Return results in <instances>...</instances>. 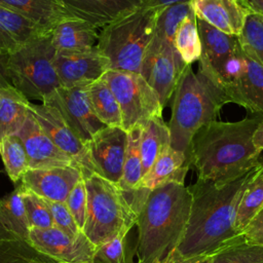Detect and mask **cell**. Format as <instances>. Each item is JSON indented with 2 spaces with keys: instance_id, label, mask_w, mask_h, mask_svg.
Here are the masks:
<instances>
[{
  "instance_id": "obj_1",
  "label": "cell",
  "mask_w": 263,
  "mask_h": 263,
  "mask_svg": "<svg viewBox=\"0 0 263 263\" xmlns=\"http://www.w3.org/2000/svg\"><path fill=\"white\" fill-rule=\"evenodd\" d=\"M258 166L222 185L197 179L188 186L192 198L190 214L183 238L171 256L173 263H190L243 241L234 223L240 199Z\"/></svg>"
},
{
  "instance_id": "obj_2",
  "label": "cell",
  "mask_w": 263,
  "mask_h": 263,
  "mask_svg": "<svg viewBox=\"0 0 263 263\" xmlns=\"http://www.w3.org/2000/svg\"><path fill=\"white\" fill-rule=\"evenodd\" d=\"M263 116L253 115L235 122L213 120L193 137L188 158L197 179L222 185L233 181L259 164L262 150L254 135Z\"/></svg>"
},
{
  "instance_id": "obj_3",
  "label": "cell",
  "mask_w": 263,
  "mask_h": 263,
  "mask_svg": "<svg viewBox=\"0 0 263 263\" xmlns=\"http://www.w3.org/2000/svg\"><path fill=\"white\" fill-rule=\"evenodd\" d=\"M191 199L188 187L177 182L149 191L136 221L139 262L164 261L175 253L185 233Z\"/></svg>"
},
{
  "instance_id": "obj_4",
  "label": "cell",
  "mask_w": 263,
  "mask_h": 263,
  "mask_svg": "<svg viewBox=\"0 0 263 263\" xmlns=\"http://www.w3.org/2000/svg\"><path fill=\"white\" fill-rule=\"evenodd\" d=\"M173 97L172 116L167 123L171 147L188 157L195 134L206 123L216 120L222 107L229 102L220 87L199 71L194 73L188 64Z\"/></svg>"
},
{
  "instance_id": "obj_5",
  "label": "cell",
  "mask_w": 263,
  "mask_h": 263,
  "mask_svg": "<svg viewBox=\"0 0 263 263\" xmlns=\"http://www.w3.org/2000/svg\"><path fill=\"white\" fill-rule=\"evenodd\" d=\"M164 8L143 5L102 29L97 48L108 59L110 70L141 74L157 18Z\"/></svg>"
},
{
  "instance_id": "obj_6",
  "label": "cell",
  "mask_w": 263,
  "mask_h": 263,
  "mask_svg": "<svg viewBox=\"0 0 263 263\" xmlns=\"http://www.w3.org/2000/svg\"><path fill=\"white\" fill-rule=\"evenodd\" d=\"M55 53L50 32L37 35L0 60L12 86L28 99L44 102L61 87L53 66Z\"/></svg>"
},
{
  "instance_id": "obj_7",
  "label": "cell",
  "mask_w": 263,
  "mask_h": 263,
  "mask_svg": "<svg viewBox=\"0 0 263 263\" xmlns=\"http://www.w3.org/2000/svg\"><path fill=\"white\" fill-rule=\"evenodd\" d=\"M87 191V212L84 234L100 246L124 229L130 230L137 221V213L125 192L103 176L92 173L83 176Z\"/></svg>"
},
{
  "instance_id": "obj_8",
  "label": "cell",
  "mask_w": 263,
  "mask_h": 263,
  "mask_svg": "<svg viewBox=\"0 0 263 263\" xmlns=\"http://www.w3.org/2000/svg\"><path fill=\"white\" fill-rule=\"evenodd\" d=\"M112 89L122 115V127L130 130L155 116H162V105L148 81L140 74L109 70L102 77Z\"/></svg>"
},
{
  "instance_id": "obj_9",
  "label": "cell",
  "mask_w": 263,
  "mask_h": 263,
  "mask_svg": "<svg viewBox=\"0 0 263 263\" xmlns=\"http://www.w3.org/2000/svg\"><path fill=\"white\" fill-rule=\"evenodd\" d=\"M197 29L201 43L199 72L222 89L240 67L242 48L238 37L223 33L199 18Z\"/></svg>"
},
{
  "instance_id": "obj_10",
  "label": "cell",
  "mask_w": 263,
  "mask_h": 263,
  "mask_svg": "<svg viewBox=\"0 0 263 263\" xmlns=\"http://www.w3.org/2000/svg\"><path fill=\"white\" fill-rule=\"evenodd\" d=\"M28 243L40 254L67 263H95V246L82 231L71 236L57 227L31 228Z\"/></svg>"
},
{
  "instance_id": "obj_11",
  "label": "cell",
  "mask_w": 263,
  "mask_h": 263,
  "mask_svg": "<svg viewBox=\"0 0 263 263\" xmlns=\"http://www.w3.org/2000/svg\"><path fill=\"white\" fill-rule=\"evenodd\" d=\"M42 103L57 108L73 132L85 144L106 127L91 107L86 86H61Z\"/></svg>"
},
{
  "instance_id": "obj_12",
  "label": "cell",
  "mask_w": 263,
  "mask_h": 263,
  "mask_svg": "<svg viewBox=\"0 0 263 263\" xmlns=\"http://www.w3.org/2000/svg\"><path fill=\"white\" fill-rule=\"evenodd\" d=\"M30 112L52 142L79 166L83 176L97 173L86 144L83 143L67 123L60 111L48 104H30Z\"/></svg>"
},
{
  "instance_id": "obj_13",
  "label": "cell",
  "mask_w": 263,
  "mask_h": 263,
  "mask_svg": "<svg viewBox=\"0 0 263 263\" xmlns=\"http://www.w3.org/2000/svg\"><path fill=\"white\" fill-rule=\"evenodd\" d=\"M127 136L121 126H106L86 143L97 174L117 185L122 177Z\"/></svg>"
},
{
  "instance_id": "obj_14",
  "label": "cell",
  "mask_w": 263,
  "mask_h": 263,
  "mask_svg": "<svg viewBox=\"0 0 263 263\" xmlns=\"http://www.w3.org/2000/svg\"><path fill=\"white\" fill-rule=\"evenodd\" d=\"M160 45L157 51L145 57L141 75L156 91L164 108L174 95L187 64L184 63L174 44L162 43Z\"/></svg>"
},
{
  "instance_id": "obj_15",
  "label": "cell",
  "mask_w": 263,
  "mask_h": 263,
  "mask_svg": "<svg viewBox=\"0 0 263 263\" xmlns=\"http://www.w3.org/2000/svg\"><path fill=\"white\" fill-rule=\"evenodd\" d=\"M53 66L63 87L87 86L110 70L108 59L96 47L89 51H57Z\"/></svg>"
},
{
  "instance_id": "obj_16",
  "label": "cell",
  "mask_w": 263,
  "mask_h": 263,
  "mask_svg": "<svg viewBox=\"0 0 263 263\" xmlns=\"http://www.w3.org/2000/svg\"><path fill=\"white\" fill-rule=\"evenodd\" d=\"M229 103L237 104L253 115L263 116V67L242 49L238 71L222 87Z\"/></svg>"
},
{
  "instance_id": "obj_17",
  "label": "cell",
  "mask_w": 263,
  "mask_h": 263,
  "mask_svg": "<svg viewBox=\"0 0 263 263\" xmlns=\"http://www.w3.org/2000/svg\"><path fill=\"white\" fill-rule=\"evenodd\" d=\"M81 178L83 173L75 165L29 168L23 176L21 184L47 200L65 202Z\"/></svg>"
},
{
  "instance_id": "obj_18",
  "label": "cell",
  "mask_w": 263,
  "mask_h": 263,
  "mask_svg": "<svg viewBox=\"0 0 263 263\" xmlns=\"http://www.w3.org/2000/svg\"><path fill=\"white\" fill-rule=\"evenodd\" d=\"M16 135L24 144L30 168L67 165L77 166L72 158L52 142L31 112Z\"/></svg>"
},
{
  "instance_id": "obj_19",
  "label": "cell",
  "mask_w": 263,
  "mask_h": 263,
  "mask_svg": "<svg viewBox=\"0 0 263 263\" xmlns=\"http://www.w3.org/2000/svg\"><path fill=\"white\" fill-rule=\"evenodd\" d=\"M73 17L104 28L144 5L143 0H59Z\"/></svg>"
},
{
  "instance_id": "obj_20",
  "label": "cell",
  "mask_w": 263,
  "mask_h": 263,
  "mask_svg": "<svg viewBox=\"0 0 263 263\" xmlns=\"http://www.w3.org/2000/svg\"><path fill=\"white\" fill-rule=\"evenodd\" d=\"M197 18L229 35L238 36L252 13L239 0H191Z\"/></svg>"
},
{
  "instance_id": "obj_21",
  "label": "cell",
  "mask_w": 263,
  "mask_h": 263,
  "mask_svg": "<svg viewBox=\"0 0 263 263\" xmlns=\"http://www.w3.org/2000/svg\"><path fill=\"white\" fill-rule=\"evenodd\" d=\"M97 30L85 21L69 17L51 31L52 44L57 51H89L97 47L100 35Z\"/></svg>"
},
{
  "instance_id": "obj_22",
  "label": "cell",
  "mask_w": 263,
  "mask_h": 263,
  "mask_svg": "<svg viewBox=\"0 0 263 263\" xmlns=\"http://www.w3.org/2000/svg\"><path fill=\"white\" fill-rule=\"evenodd\" d=\"M0 5L25 16L45 33H50L61 22L73 17L59 0H0Z\"/></svg>"
},
{
  "instance_id": "obj_23",
  "label": "cell",
  "mask_w": 263,
  "mask_h": 263,
  "mask_svg": "<svg viewBox=\"0 0 263 263\" xmlns=\"http://www.w3.org/2000/svg\"><path fill=\"white\" fill-rule=\"evenodd\" d=\"M189 167L190 162L187 155L170 146L162 151L148 173L144 175L141 189L150 191L170 182L184 184Z\"/></svg>"
},
{
  "instance_id": "obj_24",
  "label": "cell",
  "mask_w": 263,
  "mask_h": 263,
  "mask_svg": "<svg viewBox=\"0 0 263 263\" xmlns=\"http://www.w3.org/2000/svg\"><path fill=\"white\" fill-rule=\"evenodd\" d=\"M45 33L20 13L0 5V57L7 55Z\"/></svg>"
},
{
  "instance_id": "obj_25",
  "label": "cell",
  "mask_w": 263,
  "mask_h": 263,
  "mask_svg": "<svg viewBox=\"0 0 263 263\" xmlns=\"http://www.w3.org/2000/svg\"><path fill=\"white\" fill-rule=\"evenodd\" d=\"M30 104L14 86L0 87V139L21 130L30 113Z\"/></svg>"
},
{
  "instance_id": "obj_26",
  "label": "cell",
  "mask_w": 263,
  "mask_h": 263,
  "mask_svg": "<svg viewBox=\"0 0 263 263\" xmlns=\"http://www.w3.org/2000/svg\"><path fill=\"white\" fill-rule=\"evenodd\" d=\"M170 146V129L162 116L152 117L142 125L140 148L143 177L148 173L162 151Z\"/></svg>"
},
{
  "instance_id": "obj_27",
  "label": "cell",
  "mask_w": 263,
  "mask_h": 263,
  "mask_svg": "<svg viewBox=\"0 0 263 263\" xmlns=\"http://www.w3.org/2000/svg\"><path fill=\"white\" fill-rule=\"evenodd\" d=\"M0 227L16 238L28 242L31 225L23 201L21 186L0 198Z\"/></svg>"
},
{
  "instance_id": "obj_28",
  "label": "cell",
  "mask_w": 263,
  "mask_h": 263,
  "mask_svg": "<svg viewBox=\"0 0 263 263\" xmlns=\"http://www.w3.org/2000/svg\"><path fill=\"white\" fill-rule=\"evenodd\" d=\"M91 107L106 126H121L122 115L118 101L107 82L101 78L86 86Z\"/></svg>"
},
{
  "instance_id": "obj_29",
  "label": "cell",
  "mask_w": 263,
  "mask_h": 263,
  "mask_svg": "<svg viewBox=\"0 0 263 263\" xmlns=\"http://www.w3.org/2000/svg\"><path fill=\"white\" fill-rule=\"evenodd\" d=\"M260 162V161H259ZM263 208V163L260 162L256 174L249 182L240 199L234 228L241 234L252 218Z\"/></svg>"
},
{
  "instance_id": "obj_30",
  "label": "cell",
  "mask_w": 263,
  "mask_h": 263,
  "mask_svg": "<svg viewBox=\"0 0 263 263\" xmlns=\"http://www.w3.org/2000/svg\"><path fill=\"white\" fill-rule=\"evenodd\" d=\"M192 11L191 1L165 7L157 18L154 36L150 45L157 46L162 43L174 44L175 35L180 24Z\"/></svg>"
},
{
  "instance_id": "obj_31",
  "label": "cell",
  "mask_w": 263,
  "mask_h": 263,
  "mask_svg": "<svg viewBox=\"0 0 263 263\" xmlns=\"http://www.w3.org/2000/svg\"><path fill=\"white\" fill-rule=\"evenodd\" d=\"M0 155L10 180L13 183L21 181L30 166L24 144L17 135L0 139Z\"/></svg>"
},
{
  "instance_id": "obj_32",
  "label": "cell",
  "mask_w": 263,
  "mask_h": 263,
  "mask_svg": "<svg viewBox=\"0 0 263 263\" xmlns=\"http://www.w3.org/2000/svg\"><path fill=\"white\" fill-rule=\"evenodd\" d=\"M174 45L185 64L191 65L198 61L201 54V43L197 29V18L192 11L180 24L174 40Z\"/></svg>"
},
{
  "instance_id": "obj_33",
  "label": "cell",
  "mask_w": 263,
  "mask_h": 263,
  "mask_svg": "<svg viewBox=\"0 0 263 263\" xmlns=\"http://www.w3.org/2000/svg\"><path fill=\"white\" fill-rule=\"evenodd\" d=\"M241 48L252 60L263 67V18L256 13H250L242 31L237 36Z\"/></svg>"
},
{
  "instance_id": "obj_34",
  "label": "cell",
  "mask_w": 263,
  "mask_h": 263,
  "mask_svg": "<svg viewBox=\"0 0 263 263\" xmlns=\"http://www.w3.org/2000/svg\"><path fill=\"white\" fill-rule=\"evenodd\" d=\"M0 263H55L34 250L27 241L11 239L0 245Z\"/></svg>"
},
{
  "instance_id": "obj_35",
  "label": "cell",
  "mask_w": 263,
  "mask_h": 263,
  "mask_svg": "<svg viewBox=\"0 0 263 263\" xmlns=\"http://www.w3.org/2000/svg\"><path fill=\"white\" fill-rule=\"evenodd\" d=\"M20 186L31 228L46 229L54 227V223L46 199L31 191L30 189H27L22 184Z\"/></svg>"
},
{
  "instance_id": "obj_36",
  "label": "cell",
  "mask_w": 263,
  "mask_h": 263,
  "mask_svg": "<svg viewBox=\"0 0 263 263\" xmlns=\"http://www.w3.org/2000/svg\"><path fill=\"white\" fill-rule=\"evenodd\" d=\"M210 263H263V246L233 243L214 254Z\"/></svg>"
},
{
  "instance_id": "obj_37",
  "label": "cell",
  "mask_w": 263,
  "mask_h": 263,
  "mask_svg": "<svg viewBox=\"0 0 263 263\" xmlns=\"http://www.w3.org/2000/svg\"><path fill=\"white\" fill-rule=\"evenodd\" d=\"M128 231V229H124L112 239L98 246L95 263H126L125 241Z\"/></svg>"
},
{
  "instance_id": "obj_38",
  "label": "cell",
  "mask_w": 263,
  "mask_h": 263,
  "mask_svg": "<svg viewBox=\"0 0 263 263\" xmlns=\"http://www.w3.org/2000/svg\"><path fill=\"white\" fill-rule=\"evenodd\" d=\"M65 203L74 217L79 228L83 230L87 212V191L84 178H81L73 187Z\"/></svg>"
},
{
  "instance_id": "obj_39",
  "label": "cell",
  "mask_w": 263,
  "mask_h": 263,
  "mask_svg": "<svg viewBox=\"0 0 263 263\" xmlns=\"http://www.w3.org/2000/svg\"><path fill=\"white\" fill-rule=\"evenodd\" d=\"M46 202L50 210L54 227L71 236H77L82 232L65 202L51 201L47 199Z\"/></svg>"
},
{
  "instance_id": "obj_40",
  "label": "cell",
  "mask_w": 263,
  "mask_h": 263,
  "mask_svg": "<svg viewBox=\"0 0 263 263\" xmlns=\"http://www.w3.org/2000/svg\"><path fill=\"white\" fill-rule=\"evenodd\" d=\"M241 236L249 245L263 246V208L248 223Z\"/></svg>"
},
{
  "instance_id": "obj_41",
  "label": "cell",
  "mask_w": 263,
  "mask_h": 263,
  "mask_svg": "<svg viewBox=\"0 0 263 263\" xmlns=\"http://www.w3.org/2000/svg\"><path fill=\"white\" fill-rule=\"evenodd\" d=\"M144 5L146 6H151V7H167L177 3H183V2H188L191 0H143Z\"/></svg>"
},
{
  "instance_id": "obj_42",
  "label": "cell",
  "mask_w": 263,
  "mask_h": 263,
  "mask_svg": "<svg viewBox=\"0 0 263 263\" xmlns=\"http://www.w3.org/2000/svg\"><path fill=\"white\" fill-rule=\"evenodd\" d=\"M245 6L252 12L263 17V0H243Z\"/></svg>"
},
{
  "instance_id": "obj_43",
  "label": "cell",
  "mask_w": 263,
  "mask_h": 263,
  "mask_svg": "<svg viewBox=\"0 0 263 263\" xmlns=\"http://www.w3.org/2000/svg\"><path fill=\"white\" fill-rule=\"evenodd\" d=\"M254 143L255 145L263 151V122L259 125L254 135Z\"/></svg>"
},
{
  "instance_id": "obj_44",
  "label": "cell",
  "mask_w": 263,
  "mask_h": 263,
  "mask_svg": "<svg viewBox=\"0 0 263 263\" xmlns=\"http://www.w3.org/2000/svg\"><path fill=\"white\" fill-rule=\"evenodd\" d=\"M9 85H11V83L9 82V80L5 74V71L3 69V66H2V63L0 60V87L9 86Z\"/></svg>"
},
{
  "instance_id": "obj_45",
  "label": "cell",
  "mask_w": 263,
  "mask_h": 263,
  "mask_svg": "<svg viewBox=\"0 0 263 263\" xmlns=\"http://www.w3.org/2000/svg\"><path fill=\"white\" fill-rule=\"evenodd\" d=\"M11 239H18V238H16L15 236L11 235L10 233H8L7 231H5L3 228L0 227V245H2L5 241L11 240Z\"/></svg>"
},
{
  "instance_id": "obj_46",
  "label": "cell",
  "mask_w": 263,
  "mask_h": 263,
  "mask_svg": "<svg viewBox=\"0 0 263 263\" xmlns=\"http://www.w3.org/2000/svg\"><path fill=\"white\" fill-rule=\"evenodd\" d=\"M212 257H213V255H211V256H205V257H200V258H197V259L193 260V261L190 262V263H210Z\"/></svg>"
},
{
  "instance_id": "obj_47",
  "label": "cell",
  "mask_w": 263,
  "mask_h": 263,
  "mask_svg": "<svg viewBox=\"0 0 263 263\" xmlns=\"http://www.w3.org/2000/svg\"><path fill=\"white\" fill-rule=\"evenodd\" d=\"M138 263H142V262H138ZM154 263H173L172 262V260H171V257L170 258H167L166 260H164V261H160V262H154Z\"/></svg>"
},
{
  "instance_id": "obj_48",
  "label": "cell",
  "mask_w": 263,
  "mask_h": 263,
  "mask_svg": "<svg viewBox=\"0 0 263 263\" xmlns=\"http://www.w3.org/2000/svg\"><path fill=\"white\" fill-rule=\"evenodd\" d=\"M259 161L263 163V157H262V156H260V159H259Z\"/></svg>"
},
{
  "instance_id": "obj_49",
  "label": "cell",
  "mask_w": 263,
  "mask_h": 263,
  "mask_svg": "<svg viewBox=\"0 0 263 263\" xmlns=\"http://www.w3.org/2000/svg\"><path fill=\"white\" fill-rule=\"evenodd\" d=\"M239 1H240V2H241L243 5H245V3H243V0H239Z\"/></svg>"
},
{
  "instance_id": "obj_50",
  "label": "cell",
  "mask_w": 263,
  "mask_h": 263,
  "mask_svg": "<svg viewBox=\"0 0 263 263\" xmlns=\"http://www.w3.org/2000/svg\"><path fill=\"white\" fill-rule=\"evenodd\" d=\"M55 263H67V262H55Z\"/></svg>"
},
{
  "instance_id": "obj_51",
  "label": "cell",
  "mask_w": 263,
  "mask_h": 263,
  "mask_svg": "<svg viewBox=\"0 0 263 263\" xmlns=\"http://www.w3.org/2000/svg\"><path fill=\"white\" fill-rule=\"evenodd\" d=\"M0 172H1V171H0Z\"/></svg>"
},
{
  "instance_id": "obj_52",
  "label": "cell",
  "mask_w": 263,
  "mask_h": 263,
  "mask_svg": "<svg viewBox=\"0 0 263 263\" xmlns=\"http://www.w3.org/2000/svg\"><path fill=\"white\" fill-rule=\"evenodd\" d=\"M262 18H263V17H262Z\"/></svg>"
}]
</instances>
